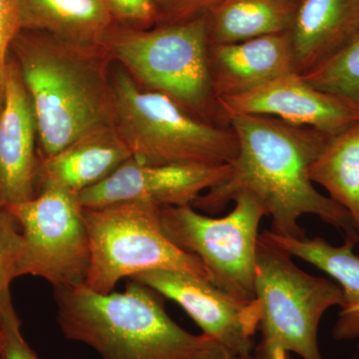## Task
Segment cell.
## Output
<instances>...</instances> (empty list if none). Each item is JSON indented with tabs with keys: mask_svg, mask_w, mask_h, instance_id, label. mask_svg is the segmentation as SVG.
Segmentation results:
<instances>
[{
	"mask_svg": "<svg viewBox=\"0 0 359 359\" xmlns=\"http://www.w3.org/2000/svg\"><path fill=\"white\" fill-rule=\"evenodd\" d=\"M255 292L261 311L256 348L323 359L318 328L328 309L341 306L342 292L332 278L306 273L289 252L259 233Z\"/></svg>",
	"mask_w": 359,
	"mask_h": 359,
	"instance_id": "cell-7",
	"label": "cell"
},
{
	"mask_svg": "<svg viewBox=\"0 0 359 359\" xmlns=\"http://www.w3.org/2000/svg\"><path fill=\"white\" fill-rule=\"evenodd\" d=\"M229 171L230 165H148L132 158L100 183L78 194V200L84 209L132 202L161 208L193 205Z\"/></svg>",
	"mask_w": 359,
	"mask_h": 359,
	"instance_id": "cell-12",
	"label": "cell"
},
{
	"mask_svg": "<svg viewBox=\"0 0 359 359\" xmlns=\"http://www.w3.org/2000/svg\"><path fill=\"white\" fill-rule=\"evenodd\" d=\"M56 321L66 339L86 344L101 359H231L205 334L175 323L162 295L129 280L122 292L99 294L84 285L54 289Z\"/></svg>",
	"mask_w": 359,
	"mask_h": 359,
	"instance_id": "cell-3",
	"label": "cell"
},
{
	"mask_svg": "<svg viewBox=\"0 0 359 359\" xmlns=\"http://www.w3.org/2000/svg\"><path fill=\"white\" fill-rule=\"evenodd\" d=\"M36 121L39 159L115 123L111 59L104 47L21 29L11 47Z\"/></svg>",
	"mask_w": 359,
	"mask_h": 359,
	"instance_id": "cell-2",
	"label": "cell"
},
{
	"mask_svg": "<svg viewBox=\"0 0 359 359\" xmlns=\"http://www.w3.org/2000/svg\"><path fill=\"white\" fill-rule=\"evenodd\" d=\"M114 127L132 158L148 165H230L238 139L229 126L190 114L163 94L141 87L121 65L111 70Z\"/></svg>",
	"mask_w": 359,
	"mask_h": 359,
	"instance_id": "cell-5",
	"label": "cell"
},
{
	"mask_svg": "<svg viewBox=\"0 0 359 359\" xmlns=\"http://www.w3.org/2000/svg\"><path fill=\"white\" fill-rule=\"evenodd\" d=\"M299 0H221L205 18L209 44L289 32Z\"/></svg>",
	"mask_w": 359,
	"mask_h": 359,
	"instance_id": "cell-19",
	"label": "cell"
},
{
	"mask_svg": "<svg viewBox=\"0 0 359 359\" xmlns=\"http://www.w3.org/2000/svg\"><path fill=\"white\" fill-rule=\"evenodd\" d=\"M231 359H256L255 358L254 353L250 354V355H245V356H233Z\"/></svg>",
	"mask_w": 359,
	"mask_h": 359,
	"instance_id": "cell-29",
	"label": "cell"
},
{
	"mask_svg": "<svg viewBox=\"0 0 359 359\" xmlns=\"http://www.w3.org/2000/svg\"><path fill=\"white\" fill-rule=\"evenodd\" d=\"M116 22L147 29L157 25V14L152 0H105Z\"/></svg>",
	"mask_w": 359,
	"mask_h": 359,
	"instance_id": "cell-25",
	"label": "cell"
},
{
	"mask_svg": "<svg viewBox=\"0 0 359 359\" xmlns=\"http://www.w3.org/2000/svg\"><path fill=\"white\" fill-rule=\"evenodd\" d=\"M130 280L147 285L185 311L203 334L216 340L235 356L254 353L259 332V302L233 297L210 280L190 273L153 271Z\"/></svg>",
	"mask_w": 359,
	"mask_h": 359,
	"instance_id": "cell-10",
	"label": "cell"
},
{
	"mask_svg": "<svg viewBox=\"0 0 359 359\" xmlns=\"http://www.w3.org/2000/svg\"><path fill=\"white\" fill-rule=\"evenodd\" d=\"M264 233L290 256L320 269L339 285L344 299L332 337L337 341L358 339L359 256L354 248L359 243L344 238V244L334 245L320 237L292 238L280 237L271 231Z\"/></svg>",
	"mask_w": 359,
	"mask_h": 359,
	"instance_id": "cell-16",
	"label": "cell"
},
{
	"mask_svg": "<svg viewBox=\"0 0 359 359\" xmlns=\"http://www.w3.org/2000/svg\"><path fill=\"white\" fill-rule=\"evenodd\" d=\"M226 119L237 115L269 116L294 126L334 136L359 122V107L316 88L290 72L240 95L219 99Z\"/></svg>",
	"mask_w": 359,
	"mask_h": 359,
	"instance_id": "cell-11",
	"label": "cell"
},
{
	"mask_svg": "<svg viewBox=\"0 0 359 359\" xmlns=\"http://www.w3.org/2000/svg\"><path fill=\"white\" fill-rule=\"evenodd\" d=\"M157 25H175L204 18L221 0H152Z\"/></svg>",
	"mask_w": 359,
	"mask_h": 359,
	"instance_id": "cell-23",
	"label": "cell"
},
{
	"mask_svg": "<svg viewBox=\"0 0 359 359\" xmlns=\"http://www.w3.org/2000/svg\"><path fill=\"white\" fill-rule=\"evenodd\" d=\"M7 208L22 233L21 276H39L54 289L84 285L90 245L77 194L44 184L36 197Z\"/></svg>",
	"mask_w": 359,
	"mask_h": 359,
	"instance_id": "cell-9",
	"label": "cell"
},
{
	"mask_svg": "<svg viewBox=\"0 0 359 359\" xmlns=\"http://www.w3.org/2000/svg\"><path fill=\"white\" fill-rule=\"evenodd\" d=\"M36 139L32 101L20 67L9 54L0 108V204H20L39 194Z\"/></svg>",
	"mask_w": 359,
	"mask_h": 359,
	"instance_id": "cell-13",
	"label": "cell"
},
{
	"mask_svg": "<svg viewBox=\"0 0 359 359\" xmlns=\"http://www.w3.org/2000/svg\"><path fill=\"white\" fill-rule=\"evenodd\" d=\"M302 76L316 88L359 107V32L341 50Z\"/></svg>",
	"mask_w": 359,
	"mask_h": 359,
	"instance_id": "cell-22",
	"label": "cell"
},
{
	"mask_svg": "<svg viewBox=\"0 0 359 359\" xmlns=\"http://www.w3.org/2000/svg\"><path fill=\"white\" fill-rule=\"evenodd\" d=\"M4 340H6V337H4V332L0 328V358H1L2 353H4Z\"/></svg>",
	"mask_w": 359,
	"mask_h": 359,
	"instance_id": "cell-28",
	"label": "cell"
},
{
	"mask_svg": "<svg viewBox=\"0 0 359 359\" xmlns=\"http://www.w3.org/2000/svg\"><path fill=\"white\" fill-rule=\"evenodd\" d=\"M233 204L221 218L201 214L192 205L163 207L161 224L175 245L202 262L212 285L254 301L259 228L266 212L250 195L240 196Z\"/></svg>",
	"mask_w": 359,
	"mask_h": 359,
	"instance_id": "cell-8",
	"label": "cell"
},
{
	"mask_svg": "<svg viewBox=\"0 0 359 359\" xmlns=\"http://www.w3.org/2000/svg\"><path fill=\"white\" fill-rule=\"evenodd\" d=\"M103 47L143 88L205 122L230 125L212 88L205 16L147 29L116 23Z\"/></svg>",
	"mask_w": 359,
	"mask_h": 359,
	"instance_id": "cell-4",
	"label": "cell"
},
{
	"mask_svg": "<svg viewBox=\"0 0 359 359\" xmlns=\"http://www.w3.org/2000/svg\"><path fill=\"white\" fill-rule=\"evenodd\" d=\"M309 175L348 212L359 233V122L330 137Z\"/></svg>",
	"mask_w": 359,
	"mask_h": 359,
	"instance_id": "cell-20",
	"label": "cell"
},
{
	"mask_svg": "<svg viewBox=\"0 0 359 359\" xmlns=\"http://www.w3.org/2000/svg\"><path fill=\"white\" fill-rule=\"evenodd\" d=\"M23 238L20 224L9 211L0 204V328L21 327V321L11 299V285L21 276Z\"/></svg>",
	"mask_w": 359,
	"mask_h": 359,
	"instance_id": "cell-21",
	"label": "cell"
},
{
	"mask_svg": "<svg viewBox=\"0 0 359 359\" xmlns=\"http://www.w3.org/2000/svg\"><path fill=\"white\" fill-rule=\"evenodd\" d=\"M20 30L18 0H0V108L4 101L11 47Z\"/></svg>",
	"mask_w": 359,
	"mask_h": 359,
	"instance_id": "cell-24",
	"label": "cell"
},
{
	"mask_svg": "<svg viewBox=\"0 0 359 359\" xmlns=\"http://www.w3.org/2000/svg\"><path fill=\"white\" fill-rule=\"evenodd\" d=\"M132 159L115 127L80 139L46 159H39V187L54 184L79 194L110 176Z\"/></svg>",
	"mask_w": 359,
	"mask_h": 359,
	"instance_id": "cell-17",
	"label": "cell"
},
{
	"mask_svg": "<svg viewBox=\"0 0 359 359\" xmlns=\"http://www.w3.org/2000/svg\"><path fill=\"white\" fill-rule=\"evenodd\" d=\"M238 154L228 176L193 203L196 210L217 215L242 195L255 198L271 221V233L304 238L299 219L318 217L359 243L348 212L316 190L309 169L330 136L269 116L237 115L230 119Z\"/></svg>",
	"mask_w": 359,
	"mask_h": 359,
	"instance_id": "cell-1",
	"label": "cell"
},
{
	"mask_svg": "<svg viewBox=\"0 0 359 359\" xmlns=\"http://www.w3.org/2000/svg\"><path fill=\"white\" fill-rule=\"evenodd\" d=\"M4 347L0 359H39L36 353L28 346L21 334L20 327L4 330Z\"/></svg>",
	"mask_w": 359,
	"mask_h": 359,
	"instance_id": "cell-26",
	"label": "cell"
},
{
	"mask_svg": "<svg viewBox=\"0 0 359 359\" xmlns=\"http://www.w3.org/2000/svg\"><path fill=\"white\" fill-rule=\"evenodd\" d=\"M217 98L240 95L295 70L289 32L235 43L209 44Z\"/></svg>",
	"mask_w": 359,
	"mask_h": 359,
	"instance_id": "cell-14",
	"label": "cell"
},
{
	"mask_svg": "<svg viewBox=\"0 0 359 359\" xmlns=\"http://www.w3.org/2000/svg\"><path fill=\"white\" fill-rule=\"evenodd\" d=\"M254 355L256 359H290V354L285 351H264L259 348H255Z\"/></svg>",
	"mask_w": 359,
	"mask_h": 359,
	"instance_id": "cell-27",
	"label": "cell"
},
{
	"mask_svg": "<svg viewBox=\"0 0 359 359\" xmlns=\"http://www.w3.org/2000/svg\"><path fill=\"white\" fill-rule=\"evenodd\" d=\"M161 209L141 202L83 208L90 245L87 289L109 294L124 278L153 271H181L211 282L202 262L165 235Z\"/></svg>",
	"mask_w": 359,
	"mask_h": 359,
	"instance_id": "cell-6",
	"label": "cell"
},
{
	"mask_svg": "<svg viewBox=\"0 0 359 359\" xmlns=\"http://www.w3.org/2000/svg\"><path fill=\"white\" fill-rule=\"evenodd\" d=\"M21 29L68 43L103 47L116 25L105 0H18Z\"/></svg>",
	"mask_w": 359,
	"mask_h": 359,
	"instance_id": "cell-18",
	"label": "cell"
},
{
	"mask_svg": "<svg viewBox=\"0 0 359 359\" xmlns=\"http://www.w3.org/2000/svg\"><path fill=\"white\" fill-rule=\"evenodd\" d=\"M359 32V0H299L289 34L295 70L304 75Z\"/></svg>",
	"mask_w": 359,
	"mask_h": 359,
	"instance_id": "cell-15",
	"label": "cell"
}]
</instances>
